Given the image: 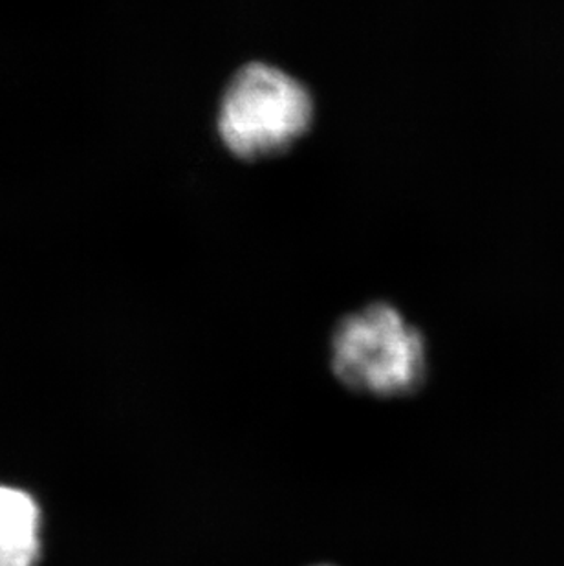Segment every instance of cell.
<instances>
[{
    "label": "cell",
    "instance_id": "1",
    "mask_svg": "<svg viewBox=\"0 0 564 566\" xmlns=\"http://www.w3.org/2000/svg\"><path fill=\"white\" fill-rule=\"evenodd\" d=\"M331 365L354 392L412 395L427 378L426 339L396 306L373 303L340 319L331 337Z\"/></svg>",
    "mask_w": 564,
    "mask_h": 566
},
{
    "label": "cell",
    "instance_id": "2",
    "mask_svg": "<svg viewBox=\"0 0 564 566\" xmlns=\"http://www.w3.org/2000/svg\"><path fill=\"white\" fill-rule=\"evenodd\" d=\"M314 102L303 83L272 64L250 63L229 81L219 108V134L242 160L286 153L309 133Z\"/></svg>",
    "mask_w": 564,
    "mask_h": 566
},
{
    "label": "cell",
    "instance_id": "3",
    "mask_svg": "<svg viewBox=\"0 0 564 566\" xmlns=\"http://www.w3.org/2000/svg\"><path fill=\"white\" fill-rule=\"evenodd\" d=\"M41 512L33 497L0 486V566H35L41 556Z\"/></svg>",
    "mask_w": 564,
    "mask_h": 566
}]
</instances>
